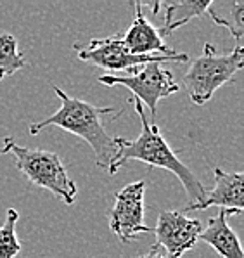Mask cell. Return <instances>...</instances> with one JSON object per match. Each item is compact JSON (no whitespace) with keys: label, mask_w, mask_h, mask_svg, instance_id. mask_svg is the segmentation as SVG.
I'll use <instances>...</instances> for the list:
<instances>
[{"label":"cell","mask_w":244,"mask_h":258,"mask_svg":"<svg viewBox=\"0 0 244 258\" xmlns=\"http://www.w3.org/2000/svg\"><path fill=\"white\" fill-rule=\"evenodd\" d=\"M135 18L128 31L121 37L125 49L133 55H147V54H175V50L165 45V38H161L158 28L152 25L142 13V2L133 4Z\"/></svg>","instance_id":"cell-10"},{"label":"cell","mask_w":244,"mask_h":258,"mask_svg":"<svg viewBox=\"0 0 244 258\" xmlns=\"http://www.w3.org/2000/svg\"><path fill=\"white\" fill-rule=\"evenodd\" d=\"M0 154H11L18 170L33 185L50 190L66 205H73L76 201L78 187L69 178L68 170L56 153L43 149H30L19 146L13 137H4Z\"/></svg>","instance_id":"cell-3"},{"label":"cell","mask_w":244,"mask_h":258,"mask_svg":"<svg viewBox=\"0 0 244 258\" xmlns=\"http://www.w3.org/2000/svg\"><path fill=\"white\" fill-rule=\"evenodd\" d=\"M229 215H237L230 210H220L215 217L208 218L206 227L199 234V241H204L223 258H244V251L237 234L227 222Z\"/></svg>","instance_id":"cell-11"},{"label":"cell","mask_w":244,"mask_h":258,"mask_svg":"<svg viewBox=\"0 0 244 258\" xmlns=\"http://www.w3.org/2000/svg\"><path fill=\"white\" fill-rule=\"evenodd\" d=\"M201 231V220L189 218L184 212L167 210L158 215V224L154 229L156 246L163 249L168 258H180L194 248Z\"/></svg>","instance_id":"cell-8"},{"label":"cell","mask_w":244,"mask_h":258,"mask_svg":"<svg viewBox=\"0 0 244 258\" xmlns=\"http://www.w3.org/2000/svg\"><path fill=\"white\" fill-rule=\"evenodd\" d=\"M54 92L61 99V108L43 121L33 123L30 126V134L37 136L47 126H59L62 130H68L87 141V144L94 151L97 166L109 168V165L118 156V137H111L106 132L102 120L106 118V114L115 109L92 106L82 99L68 95L59 87H54Z\"/></svg>","instance_id":"cell-2"},{"label":"cell","mask_w":244,"mask_h":258,"mask_svg":"<svg viewBox=\"0 0 244 258\" xmlns=\"http://www.w3.org/2000/svg\"><path fill=\"white\" fill-rule=\"evenodd\" d=\"M229 11H230V18H223L222 13L215 7L213 2H210L208 7V13L211 16V19L216 25L227 28L230 31V35L235 38V45L242 47V35H244V0H235V2L229 4Z\"/></svg>","instance_id":"cell-13"},{"label":"cell","mask_w":244,"mask_h":258,"mask_svg":"<svg viewBox=\"0 0 244 258\" xmlns=\"http://www.w3.org/2000/svg\"><path fill=\"white\" fill-rule=\"evenodd\" d=\"M135 258H168V256H167V253H165L163 249L158 248V246L154 244L147 253H145V255H140V256H135Z\"/></svg>","instance_id":"cell-16"},{"label":"cell","mask_w":244,"mask_h":258,"mask_svg":"<svg viewBox=\"0 0 244 258\" xmlns=\"http://www.w3.org/2000/svg\"><path fill=\"white\" fill-rule=\"evenodd\" d=\"M78 52V59L99 66L109 71H130L137 66L149 64V62H187L189 54H147V55H133L125 49L120 35L106 38H92L87 45L74 43Z\"/></svg>","instance_id":"cell-6"},{"label":"cell","mask_w":244,"mask_h":258,"mask_svg":"<svg viewBox=\"0 0 244 258\" xmlns=\"http://www.w3.org/2000/svg\"><path fill=\"white\" fill-rule=\"evenodd\" d=\"M133 106H135V111L140 118V123H142V130H140L139 137L133 139V141L118 137V156L109 165V173L115 175L118 170L127 165L128 161H142V163L154 166V168L168 170L179 178L187 192L189 206L201 203L204 196H206V187L196 178L191 168L184 165L179 160V156L173 153L168 142L165 141L163 134L159 132L158 125L147 120L142 102L139 99H133Z\"/></svg>","instance_id":"cell-1"},{"label":"cell","mask_w":244,"mask_h":258,"mask_svg":"<svg viewBox=\"0 0 244 258\" xmlns=\"http://www.w3.org/2000/svg\"><path fill=\"white\" fill-rule=\"evenodd\" d=\"M97 80L106 87L123 85L132 90L135 99H139L151 111V123H156L158 102L161 99L170 97L180 90L179 83L173 80L172 71L163 68L159 62L137 66L130 70L128 75H102Z\"/></svg>","instance_id":"cell-5"},{"label":"cell","mask_w":244,"mask_h":258,"mask_svg":"<svg viewBox=\"0 0 244 258\" xmlns=\"http://www.w3.org/2000/svg\"><path fill=\"white\" fill-rule=\"evenodd\" d=\"M210 2H196V0H186V2H170L165 4V19L163 28H159L161 38L170 37L177 28L187 25L196 18H203L208 13Z\"/></svg>","instance_id":"cell-12"},{"label":"cell","mask_w":244,"mask_h":258,"mask_svg":"<svg viewBox=\"0 0 244 258\" xmlns=\"http://www.w3.org/2000/svg\"><path fill=\"white\" fill-rule=\"evenodd\" d=\"M26 66V59L18 49V40L9 33L0 35V82Z\"/></svg>","instance_id":"cell-14"},{"label":"cell","mask_w":244,"mask_h":258,"mask_svg":"<svg viewBox=\"0 0 244 258\" xmlns=\"http://www.w3.org/2000/svg\"><path fill=\"white\" fill-rule=\"evenodd\" d=\"M215 173V187L206 190V196L201 203L191 205L184 210L194 212V210H206L210 206H220L222 210H230L241 215L244 210V175L242 172H223L218 166H213Z\"/></svg>","instance_id":"cell-9"},{"label":"cell","mask_w":244,"mask_h":258,"mask_svg":"<svg viewBox=\"0 0 244 258\" xmlns=\"http://www.w3.org/2000/svg\"><path fill=\"white\" fill-rule=\"evenodd\" d=\"M244 66V52L235 45L229 54H218L211 43L204 45L203 54L191 62L184 75V85L191 101L203 106L225 83L234 82L235 75Z\"/></svg>","instance_id":"cell-4"},{"label":"cell","mask_w":244,"mask_h":258,"mask_svg":"<svg viewBox=\"0 0 244 258\" xmlns=\"http://www.w3.org/2000/svg\"><path fill=\"white\" fill-rule=\"evenodd\" d=\"M144 192L145 180H137L125 185L115 196V205L109 212V229L125 244L152 231L144 224Z\"/></svg>","instance_id":"cell-7"},{"label":"cell","mask_w":244,"mask_h":258,"mask_svg":"<svg viewBox=\"0 0 244 258\" xmlns=\"http://www.w3.org/2000/svg\"><path fill=\"white\" fill-rule=\"evenodd\" d=\"M19 213L14 208H7L6 220L0 225V258H16L21 251V243L16 236V222Z\"/></svg>","instance_id":"cell-15"}]
</instances>
